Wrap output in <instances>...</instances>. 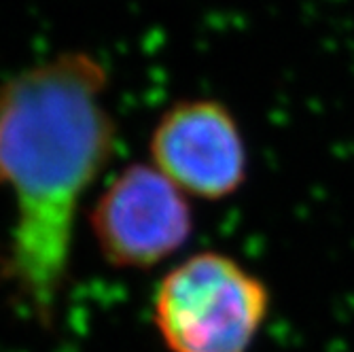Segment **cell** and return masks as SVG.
Returning <instances> with one entry per match:
<instances>
[{
  "label": "cell",
  "mask_w": 354,
  "mask_h": 352,
  "mask_svg": "<svg viewBox=\"0 0 354 352\" xmlns=\"http://www.w3.org/2000/svg\"><path fill=\"white\" fill-rule=\"evenodd\" d=\"M109 83L81 49L0 81V187L15 204L5 272L41 327L68 282L79 206L117 149Z\"/></svg>",
  "instance_id": "cell-1"
},
{
  "label": "cell",
  "mask_w": 354,
  "mask_h": 352,
  "mask_svg": "<svg viewBox=\"0 0 354 352\" xmlns=\"http://www.w3.org/2000/svg\"><path fill=\"white\" fill-rule=\"evenodd\" d=\"M268 312V286L214 250L176 263L153 297V323L170 352H246Z\"/></svg>",
  "instance_id": "cell-2"
},
{
  "label": "cell",
  "mask_w": 354,
  "mask_h": 352,
  "mask_svg": "<svg viewBox=\"0 0 354 352\" xmlns=\"http://www.w3.org/2000/svg\"><path fill=\"white\" fill-rule=\"evenodd\" d=\"M102 259L117 270H149L176 254L193 234L187 196L153 164H130L89 210Z\"/></svg>",
  "instance_id": "cell-3"
},
{
  "label": "cell",
  "mask_w": 354,
  "mask_h": 352,
  "mask_svg": "<svg viewBox=\"0 0 354 352\" xmlns=\"http://www.w3.org/2000/svg\"><path fill=\"white\" fill-rule=\"evenodd\" d=\"M151 164L187 198L218 202L244 185L248 153L234 113L212 98L174 102L153 125Z\"/></svg>",
  "instance_id": "cell-4"
}]
</instances>
